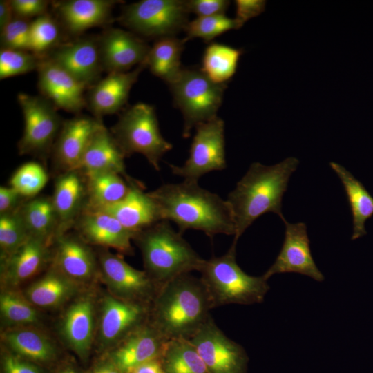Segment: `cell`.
<instances>
[{"label":"cell","instance_id":"1","mask_svg":"<svg viewBox=\"0 0 373 373\" xmlns=\"http://www.w3.org/2000/svg\"><path fill=\"white\" fill-rule=\"evenodd\" d=\"M149 193L157 203L162 220L175 222L181 234L195 229L210 238L219 233L235 236L234 218L228 202L200 187L198 182L165 184Z\"/></svg>","mask_w":373,"mask_h":373},{"label":"cell","instance_id":"2","mask_svg":"<svg viewBox=\"0 0 373 373\" xmlns=\"http://www.w3.org/2000/svg\"><path fill=\"white\" fill-rule=\"evenodd\" d=\"M212 309L201 279L186 274L159 288L149 321L167 341L190 339L211 317Z\"/></svg>","mask_w":373,"mask_h":373},{"label":"cell","instance_id":"3","mask_svg":"<svg viewBox=\"0 0 373 373\" xmlns=\"http://www.w3.org/2000/svg\"><path fill=\"white\" fill-rule=\"evenodd\" d=\"M299 161L288 157L271 166L259 162L251 164L245 175L227 197L235 222L233 242L262 215L272 212L282 220V200Z\"/></svg>","mask_w":373,"mask_h":373},{"label":"cell","instance_id":"4","mask_svg":"<svg viewBox=\"0 0 373 373\" xmlns=\"http://www.w3.org/2000/svg\"><path fill=\"white\" fill-rule=\"evenodd\" d=\"M145 271L159 288L176 277L200 271L202 259L167 220H160L133 236Z\"/></svg>","mask_w":373,"mask_h":373},{"label":"cell","instance_id":"5","mask_svg":"<svg viewBox=\"0 0 373 373\" xmlns=\"http://www.w3.org/2000/svg\"><path fill=\"white\" fill-rule=\"evenodd\" d=\"M236 244L233 242L225 254L205 260L200 271L213 309L230 304L262 303L269 289L263 275L250 276L239 267Z\"/></svg>","mask_w":373,"mask_h":373},{"label":"cell","instance_id":"6","mask_svg":"<svg viewBox=\"0 0 373 373\" xmlns=\"http://www.w3.org/2000/svg\"><path fill=\"white\" fill-rule=\"evenodd\" d=\"M110 131L126 157L142 154L156 171L162 156L173 148L160 133L154 107L148 104L123 110Z\"/></svg>","mask_w":373,"mask_h":373},{"label":"cell","instance_id":"7","mask_svg":"<svg viewBox=\"0 0 373 373\" xmlns=\"http://www.w3.org/2000/svg\"><path fill=\"white\" fill-rule=\"evenodd\" d=\"M169 86L175 106L184 117L183 137L190 136L191 130L217 116L226 84L211 81L200 68H182Z\"/></svg>","mask_w":373,"mask_h":373},{"label":"cell","instance_id":"8","mask_svg":"<svg viewBox=\"0 0 373 373\" xmlns=\"http://www.w3.org/2000/svg\"><path fill=\"white\" fill-rule=\"evenodd\" d=\"M189 12L182 0H142L123 6L118 21L143 38L175 36L184 30Z\"/></svg>","mask_w":373,"mask_h":373},{"label":"cell","instance_id":"9","mask_svg":"<svg viewBox=\"0 0 373 373\" xmlns=\"http://www.w3.org/2000/svg\"><path fill=\"white\" fill-rule=\"evenodd\" d=\"M24 128L18 142L20 155L45 156L52 150L63 120L58 109L44 97L19 93Z\"/></svg>","mask_w":373,"mask_h":373},{"label":"cell","instance_id":"10","mask_svg":"<svg viewBox=\"0 0 373 373\" xmlns=\"http://www.w3.org/2000/svg\"><path fill=\"white\" fill-rule=\"evenodd\" d=\"M169 166L174 175L195 182L207 173L224 169L227 162L224 121L216 117L198 125L185 163L180 166Z\"/></svg>","mask_w":373,"mask_h":373},{"label":"cell","instance_id":"11","mask_svg":"<svg viewBox=\"0 0 373 373\" xmlns=\"http://www.w3.org/2000/svg\"><path fill=\"white\" fill-rule=\"evenodd\" d=\"M189 340L209 373H245L247 358L244 349L228 338L212 317Z\"/></svg>","mask_w":373,"mask_h":373},{"label":"cell","instance_id":"12","mask_svg":"<svg viewBox=\"0 0 373 373\" xmlns=\"http://www.w3.org/2000/svg\"><path fill=\"white\" fill-rule=\"evenodd\" d=\"M99 266L102 276L115 297L151 305L159 287L145 271L135 269L119 256L108 251L100 254Z\"/></svg>","mask_w":373,"mask_h":373},{"label":"cell","instance_id":"13","mask_svg":"<svg viewBox=\"0 0 373 373\" xmlns=\"http://www.w3.org/2000/svg\"><path fill=\"white\" fill-rule=\"evenodd\" d=\"M103 71L124 73L146 61L151 46L135 33L108 28L97 36Z\"/></svg>","mask_w":373,"mask_h":373},{"label":"cell","instance_id":"14","mask_svg":"<svg viewBox=\"0 0 373 373\" xmlns=\"http://www.w3.org/2000/svg\"><path fill=\"white\" fill-rule=\"evenodd\" d=\"M45 57L66 70L88 88L101 79L97 36H80L65 41Z\"/></svg>","mask_w":373,"mask_h":373},{"label":"cell","instance_id":"15","mask_svg":"<svg viewBox=\"0 0 373 373\" xmlns=\"http://www.w3.org/2000/svg\"><path fill=\"white\" fill-rule=\"evenodd\" d=\"M37 71L40 95L57 109L77 115L86 108L88 87L58 64L44 57Z\"/></svg>","mask_w":373,"mask_h":373},{"label":"cell","instance_id":"16","mask_svg":"<svg viewBox=\"0 0 373 373\" xmlns=\"http://www.w3.org/2000/svg\"><path fill=\"white\" fill-rule=\"evenodd\" d=\"M285 226L282 248L275 262L263 274L269 279L274 274L298 273L321 282L324 276L313 259L307 227L303 222L289 223L283 220Z\"/></svg>","mask_w":373,"mask_h":373},{"label":"cell","instance_id":"17","mask_svg":"<svg viewBox=\"0 0 373 373\" xmlns=\"http://www.w3.org/2000/svg\"><path fill=\"white\" fill-rule=\"evenodd\" d=\"M146 67L144 61L128 72L108 73L87 89L86 108L99 119L123 111L133 85Z\"/></svg>","mask_w":373,"mask_h":373},{"label":"cell","instance_id":"18","mask_svg":"<svg viewBox=\"0 0 373 373\" xmlns=\"http://www.w3.org/2000/svg\"><path fill=\"white\" fill-rule=\"evenodd\" d=\"M102 125V119L80 114L63 122L52 150L62 172L79 169L92 136Z\"/></svg>","mask_w":373,"mask_h":373},{"label":"cell","instance_id":"19","mask_svg":"<svg viewBox=\"0 0 373 373\" xmlns=\"http://www.w3.org/2000/svg\"><path fill=\"white\" fill-rule=\"evenodd\" d=\"M119 2L114 0H65L53 1L52 5L63 32L75 39L89 28L109 23L113 8Z\"/></svg>","mask_w":373,"mask_h":373},{"label":"cell","instance_id":"20","mask_svg":"<svg viewBox=\"0 0 373 373\" xmlns=\"http://www.w3.org/2000/svg\"><path fill=\"white\" fill-rule=\"evenodd\" d=\"M73 227L86 242L113 248L124 254H131L133 234L113 216L102 211L84 209Z\"/></svg>","mask_w":373,"mask_h":373},{"label":"cell","instance_id":"21","mask_svg":"<svg viewBox=\"0 0 373 373\" xmlns=\"http://www.w3.org/2000/svg\"><path fill=\"white\" fill-rule=\"evenodd\" d=\"M150 306L107 296L103 302L100 338L106 344L120 343L149 321Z\"/></svg>","mask_w":373,"mask_h":373},{"label":"cell","instance_id":"22","mask_svg":"<svg viewBox=\"0 0 373 373\" xmlns=\"http://www.w3.org/2000/svg\"><path fill=\"white\" fill-rule=\"evenodd\" d=\"M144 190V186L133 180L128 193L122 200L97 210L113 216L134 236L162 220L157 203L149 193Z\"/></svg>","mask_w":373,"mask_h":373},{"label":"cell","instance_id":"23","mask_svg":"<svg viewBox=\"0 0 373 373\" xmlns=\"http://www.w3.org/2000/svg\"><path fill=\"white\" fill-rule=\"evenodd\" d=\"M86 179L79 170L62 172L58 176L52 196L58 219L57 236L73 227L86 206Z\"/></svg>","mask_w":373,"mask_h":373},{"label":"cell","instance_id":"24","mask_svg":"<svg viewBox=\"0 0 373 373\" xmlns=\"http://www.w3.org/2000/svg\"><path fill=\"white\" fill-rule=\"evenodd\" d=\"M167 340L148 321L130 334L113 354L114 363L128 373L137 366L160 358Z\"/></svg>","mask_w":373,"mask_h":373},{"label":"cell","instance_id":"25","mask_svg":"<svg viewBox=\"0 0 373 373\" xmlns=\"http://www.w3.org/2000/svg\"><path fill=\"white\" fill-rule=\"evenodd\" d=\"M55 269L72 281H86L96 273L93 252L80 237L66 232L56 237Z\"/></svg>","mask_w":373,"mask_h":373},{"label":"cell","instance_id":"26","mask_svg":"<svg viewBox=\"0 0 373 373\" xmlns=\"http://www.w3.org/2000/svg\"><path fill=\"white\" fill-rule=\"evenodd\" d=\"M125 157L111 131L102 125L92 136L78 170L85 175L114 172L130 180L126 173Z\"/></svg>","mask_w":373,"mask_h":373},{"label":"cell","instance_id":"27","mask_svg":"<svg viewBox=\"0 0 373 373\" xmlns=\"http://www.w3.org/2000/svg\"><path fill=\"white\" fill-rule=\"evenodd\" d=\"M48 246L41 239L29 237L16 251L3 259L4 280L17 285L36 275L49 258Z\"/></svg>","mask_w":373,"mask_h":373},{"label":"cell","instance_id":"28","mask_svg":"<svg viewBox=\"0 0 373 373\" xmlns=\"http://www.w3.org/2000/svg\"><path fill=\"white\" fill-rule=\"evenodd\" d=\"M329 165L341 180L350 207L353 224L352 240L358 239L367 233L365 224L373 216V197L345 167L333 162Z\"/></svg>","mask_w":373,"mask_h":373},{"label":"cell","instance_id":"29","mask_svg":"<svg viewBox=\"0 0 373 373\" xmlns=\"http://www.w3.org/2000/svg\"><path fill=\"white\" fill-rule=\"evenodd\" d=\"M94 307L90 300L81 298L67 310L62 332L65 339L75 351L86 353L91 345L94 329Z\"/></svg>","mask_w":373,"mask_h":373},{"label":"cell","instance_id":"30","mask_svg":"<svg viewBox=\"0 0 373 373\" xmlns=\"http://www.w3.org/2000/svg\"><path fill=\"white\" fill-rule=\"evenodd\" d=\"M87 199L84 209L97 210L113 204L128 193L133 179L121 174L103 172L85 175Z\"/></svg>","mask_w":373,"mask_h":373},{"label":"cell","instance_id":"31","mask_svg":"<svg viewBox=\"0 0 373 373\" xmlns=\"http://www.w3.org/2000/svg\"><path fill=\"white\" fill-rule=\"evenodd\" d=\"M20 213L29 235L50 245L58 234V219L52 197L36 196L26 200Z\"/></svg>","mask_w":373,"mask_h":373},{"label":"cell","instance_id":"32","mask_svg":"<svg viewBox=\"0 0 373 373\" xmlns=\"http://www.w3.org/2000/svg\"><path fill=\"white\" fill-rule=\"evenodd\" d=\"M185 43L184 38L175 36L157 39L146 60L151 73L167 84L173 82L182 70L180 59Z\"/></svg>","mask_w":373,"mask_h":373},{"label":"cell","instance_id":"33","mask_svg":"<svg viewBox=\"0 0 373 373\" xmlns=\"http://www.w3.org/2000/svg\"><path fill=\"white\" fill-rule=\"evenodd\" d=\"M74 291V282L55 268L32 283L26 290L27 300L35 306L55 307L69 298Z\"/></svg>","mask_w":373,"mask_h":373},{"label":"cell","instance_id":"34","mask_svg":"<svg viewBox=\"0 0 373 373\" xmlns=\"http://www.w3.org/2000/svg\"><path fill=\"white\" fill-rule=\"evenodd\" d=\"M160 358L165 373H209L199 353L189 339L167 341Z\"/></svg>","mask_w":373,"mask_h":373},{"label":"cell","instance_id":"35","mask_svg":"<svg viewBox=\"0 0 373 373\" xmlns=\"http://www.w3.org/2000/svg\"><path fill=\"white\" fill-rule=\"evenodd\" d=\"M243 50L212 42L204 52L201 70L213 82L226 84L234 75Z\"/></svg>","mask_w":373,"mask_h":373},{"label":"cell","instance_id":"36","mask_svg":"<svg viewBox=\"0 0 373 373\" xmlns=\"http://www.w3.org/2000/svg\"><path fill=\"white\" fill-rule=\"evenodd\" d=\"M3 339L12 350L35 361H47L54 354L51 341L36 330L26 328L14 329L6 332Z\"/></svg>","mask_w":373,"mask_h":373},{"label":"cell","instance_id":"37","mask_svg":"<svg viewBox=\"0 0 373 373\" xmlns=\"http://www.w3.org/2000/svg\"><path fill=\"white\" fill-rule=\"evenodd\" d=\"M63 30L57 19L46 13L31 21L29 50L44 57L63 41Z\"/></svg>","mask_w":373,"mask_h":373},{"label":"cell","instance_id":"38","mask_svg":"<svg viewBox=\"0 0 373 373\" xmlns=\"http://www.w3.org/2000/svg\"><path fill=\"white\" fill-rule=\"evenodd\" d=\"M242 26L236 18H229L225 15L197 17L188 23L184 39L186 42L193 38H200L210 42L222 34L239 29Z\"/></svg>","mask_w":373,"mask_h":373},{"label":"cell","instance_id":"39","mask_svg":"<svg viewBox=\"0 0 373 373\" xmlns=\"http://www.w3.org/2000/svg\"><path fill=\"white\" fill-rule=\"evenodd\" d=\"M48 180L45 169L36 162H26L10 178L9 186L26 199L36 197Z\"/></svg>","mask_w":373,"mask_h":373},{"label":"cell","instance_id":"40","mask_svg":"<svg viewBox=\"0 0 373 373\" xmlns=\"http://www.w3.org/2000/svg\"><path fill=\"white\" fill-rule=\"evenodd\" d=\"M20 208L15 211L0 215V247L3 259L12 254L30 237L21 217Z\"/></svg>","mask_w":373,"mask_h":373},{"label":"cell","instance_id":"41","mask_svg":"<svg viewBox=\"0 0 373 373\" xmlns=\"http://www.w3.org/2000/svg\"><path fill=\"white\" fill-rule=\"evenodd\" d=\"M42 58L29 50L1 48L0 79L37 70Z\"/></svg>","mask_w":373,"mask_h":373},{"label":"cell","instance_id":"42","mask_svg":"<svg viewBox=\"0 0 373 373\" xmlns=\"http://www.w3.org/2000/svg\"><path fill=\"white\" fill-rule=\"evenodd\" d=\"M0 309L3 318L11 323L31 324L38 321V314L32 305L12 292L1 295Z\"/></svg>","mask_w":373,"mask_h":373},{"label":"cell","instance_id":"43","mask_svg":"<svg viewBox=\"0 0 373 373\" xmlns=\"http://www.w3.org/2000/svg\"><path fill=\"white\" fill-rule=\"evenodd\" d=\"M30 23V19L15 17L1 30V48L29 50Z\"/></svg>","mask_w":373,"mask_h":373},{"label":"cell","instance_id":"44","mask_svg":"<svg viewBox=\"0 0 373 373\" xmlns=\"http://www.w3.org/2000/svg\"><path fill=\"white\" fill-rule=\"evenodd\" d=\"M230 1L227 0H188L185 1L189 13L198 17L224 15Z\"/></svg>","mask_w":373,"mask_h":373},{"label":"cell","instance_id":"45","mask_svg":"<svg viewBox=\"0 0 373 373\" xmlns=\"http://www.w3.org/2000/svg\"><path fill=\"white\" fill-rule=\"evenodd\" d=\"M16 17L30 19L48 13V6L46 0H10Z\"/></svg>","mask_w":373,"mask_h":373},{"label":"cell","instance_id":"46","mask_svg":"<svg viewBox=\"0 0 373 373\" xmlns=\"http://www.w3.org/2000/svg\"><path fill=\"white\" fill-rule=\"evenodd\" d=\"M236 9V19L244 24L251 18L262 13L265 7L266 1L261 0H237L235 1Z\"/></svg>","mask_w":373,"mask_h":373},{"label":"cell","instance_id":"47","mask_svg":"<svg viewBox=\"0 0 373 373\" xmlns=\"http://www.w3.org/2000/svg\"><path fill=\"white\" fill-rule=\"evenodd\" d=\"M28 200L12 186L0 187V215L18 210Z\"/></svg>","mask_w":373,"mask_h":373},{"label":"cell","instance_id":"48","mask_svg":"<svg viewBox=\"0 0 373 373\" xmlns=\"http://www.w3.org/2000/svg\"><path fill=\"white\" fill-rule=\"evenodd\" d=\"M4 370L6 373H39L34 366L12 356L5 359Z\"/></svg>","mask_w":373,"mask_h":373},{"label":"cell","instance_id":"49","mask_svg":"<svg viewBox=\"0 0 373 373\" xmlns=\"http://www.w3.org/2000/svg\"><path fill=\"white\" fill-rule=\"evenodd\" d=\"M160 358L144 363L133 368L128 373H165Z\"/></svg>","mask_w":373,"mask_h":373},{"label":"cell","instance_id":"50","mask_svg":"<svg viewBox=\"0 0 373 373\" xmlns=\"http://www.w3.org/2000/svg\"><path fill=\"white\" fill-rule=\"evenodd\" d=\"M15 18V15L9 0L0 1V30L5 28Z\"/></svg>","mask_w":373,"mask_h":373},{"label":"cell","instance_id":"51","mask_svg":"<svg viewBox=\"0 0 373 373\" xmlns=\"http://www.w3.org/2000/svg\"><path fill=\"white\" fill-rule=\"evenodd\" d=\"M94 373H124L115 363L103 365Z\"/></svg>","mask_w":373,"mask_h":373},{"label":"cell","instance_id":"52","mask_svg":"<svg viewBox=\"0 0 373 373\" xmlns=\"http://www.w3.org/2000/svg\"><path fill=\"white\" fill-rule=\"evenodd\" d=\"M62 373H75V372L73 370H66L64 372H63Z\"/></svg>","mask_w":373,"mask_h":373}]
</instances>
